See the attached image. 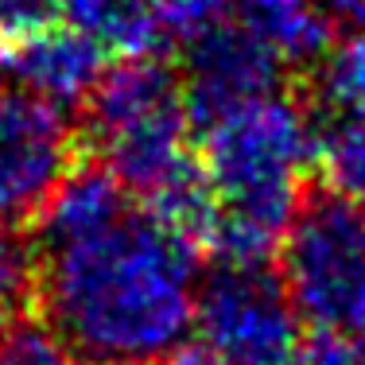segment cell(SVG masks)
<instances>
[{"mask_svg": "<svg viewBox=\"0 0 365 365\" xmlns=\"http://www.w3.org/2000/svg\"><path fill=\"white\" fill-rule=\"evenodd\" d=\"M202 249L152 210H120L39 249V299L55 334L90 361H163L195 330Z\"/></svg>", "mask_w": 365, "mask_h": 365, "instance_id": "1", "label": "cell"}, {"mask_svg": "<svg viewBox=\"0 0 365 365\" xmlns=\"http://www.w3.org/2000/svg\"><path fill=\"white\" fill-rule=\"evenodd\" d=\"M315 125L292 93L272 90L198 125L214 214L202 249L218 264H268L284 241L303 175L315 163Z\"/></svg>", "mask_w": 365, "mask_h": 365, "instance_id": "2", "label": "cell"}, {"mask_svg": "<svg viewBox=\"0 0 365 365\" xmlns=\"http://www.w3.org/2000/svg\"><path fill=\"white\" fill-rule=\"evenodd\" d=\"M86 128L101 168L140 198L144 210L202 249L214 190L187 144L195 125L175 66L155 55H128L109 66L86 101Z\"/></svg>", "mask_w": 365, "mask_h": 365, "instance_id": "3", "label": "cell"}, {"mask_svg": "<svg viewBox=\"0 0 365 365\" xmlns=\"http://www.w3.org/2000/svg\"><path fill=\"white\" fill-rule=\"evenodd\" d=\"M280 257V284L311 330L365 334V210L334 190L299 198Z\"/></svg>", "mask_w": 365, "mask_h": 365, "instance_id": "4", "label": "cell"}, {"mask_svg": "<svg viewBox=\"0 0 365 365\" xmlns=\"http://www.w3.org/2000/svg\"><path fill=\"white\" fill-rule=\"evenodd\" d=\"M198 346L218 365H284L299 315L268 264H218L198 284Z\"/></svg>", "mask_w": 365, "mask_h": 365, "instance_id": "5", "label": "cell"}, {"mask_svg": "<svg viewBox=\"0 0 365 365\" xmlns=\"http://www.w3.org/2000/svg\"><path fill=\"white\" fill-rule=\"evenodd\" d=\"M71 168V113L0 86V230L39 218Z\"/></svg>", "mask_w": 365, "mask_h": 365, "instance_id": "6", "label": "cell"}, {"mask_svg": "<svg viewBox=\"0 0 365 365\" xmlns=\"http://www.w3.org/2000/svg\"><path fill=\"white\" fill-rule=\"evenodd\" d=\"M182 93H187L190 125H202L214 113L253 101L260 93L284 90V63L260 43L253 31H245L233 16L210 24L195 39L182 43Z\"/></svg>", "mask_w": 365, "mask_h": 365, "instance_id": "7", "label": "cell"}, {"mask_svg": "<svg viewBox=\"0 0 365 365\" xmlns=\"http://www.w3.org/2000/svg\"><path fill=\"white\" fill-rule=\"evenodd\" d=\"M101 74H106V55L74 28H58V24L8 39V47L0 51V82L8 90L47 101L63 113L86 106Z\"/></svg>", "mask_w": 365, "mask_h": 365, "instance_id": "8", "label": "cell"}, {"mask_svg": "<svg viewBox=\"0 0 365 365\" xmlns=\"http://www.w3.org/2000/svg\"><path fill=\"white\" fill-rule=\"evenodd\" d=\"M230 16L280 58L284 71H315L334 43V24L315 0H233Z\"/></svg>", "mask_w": 365, "mask_h": 365, "instance_id": "9", "label": "cell"}, {"mask_svg": "<svg viewBox=\"0 0 365 365\" xmlns=\"http://www.w3.org/2000/svg\"><path fill=\"white\" fill-rule=\"evenodd\" d=\"M128 190L113 179L109 168L101 163H86V168H71L47 206L39 210V249L63 245L82 233H93L98 225L113 222L120 210H128Z\"/></svg>", "mask_w": 365, "mask_h": 365, "instance_id": "10", "label": "cell"}, {"mask_svg": "<svg viewBox=\"0 0 365 365\" xmlns=\"http://www.w3.org/2000/svg\"><path fill=\"white\" fill-rule=\"evenodd\" d=\"M66 24L86 36L101 55H155L163 31L160 0H63Z\"/></svg>", "mask_w": 365, "mask_h": 365, "instance_id": "11", "label": "cell"}, {"mask_svg": "<svg viewBox=\"0 0 365 365\" xmlns=\"http://www.w3.org/2000/svg\"><path fill=\"white\" fill-rule=\"evenodd\" d=\"M315 163L327 190L350 198L365 210V117L338 113L315 125Z\"/></svg>", "mask_w": 365, "mask_h": 365, "instance_id": "12", "label": "cell"}, {"mask_svg": "<svg viewBox=\"0 0 365 365\" xmlns=\"http://www.w3.org/2000/svg\"><path fill=\"white\" fill-rule=\"evenodd\" d=\"M39 299V245L20 230H0V327L28 315Z\"/></svg>", "mask_w": 365, "mask_h": 365, "instance_id": "13", "label": "cell"}, {"mask_svg": "<svg viewBox=\"0 0 365 365\" xmlns=\"http://www.w3.org/2000/svg\"><path fill=\"white\" fill-rule=\"evenodd\" d=\"M319 93L338 113H361L365 117V24L342 43H330L323 63L315 66Z\"/></svg>", "mask_w": 365, "mask_h": 365, "instance_id": "14", "label": "cell"}, {"mask_svg": "<svg viewBox=\"0 0 365 365\" xmlns=\"http://www.w3.org/2000/svg\"><path fill=\"white\" fill-rule=\"evenodd\" d=\"M0 365H74V350L55 334V327L16 319L0 327Z\"/></svg>", "mask_w": 365, "mask_h": 365, "instance_id": "15", "label": "cell"}, {"mask_svg": "<svg viewBox=\"0 0 365 365\" xmlns=\"http://www.w3.org/2000/svg\"><path fill=\"white\" fill-rule=\"evenodd\" d=\"M233 0H160V16H163V31L168 39H195L198 31H206L210 24H218L230 16Z\"/></svg>", "mask_w": 365, "mask_h": 365, "instance_id": "16", "label": "cell"}, {"mask_svg": "<svg viewBox=\"0 0 365 365\" xmlns=\"http://www.w3.org/2000/svg\"><path fill=\"white\" fill-rule=\"evenodd\" d=\"M284 365H361V350L346 334L311 330V334H299V342Z\"/></svg>", "mask_w": 365, "mask_h": 365, "instance_id": "17", "label": "cell"}, {"mask_svg": "<svg viewBox=\"0 0 365 365\" xmlns=\"http://www.w3.org/2000/svg\"><path fill=\"white\" fill-rule=\"evenodd\" d=\"M63 20V0H0V36L20 39Z\"/></svg>", "mask_w": 365, "mask_h": 365, "instance_id": "18", "label": "cell"}, {"mask_svg": "<svg viewBox=\"0 0 365 365\" xmlns=\"http://www.w3.org/2000/svg\"><path fill=\"white\" fill-rule=\"evenodd\" d=\"M330 24H365V0H315Z\"/></svg>", "mask_w": 365, "mask_h": 365, "instance_id": "19", "label": "cell"}, {"mask_svg": "<svg viewBox=\"0 0 365 365\" xmlns=\"http://www.w3.org/2000/svg\"><path fill=\"white\" fill-rule=\"evenodd\" d=\"M168 365H218L210 358V354L202 350V346H195V350H187V346H179L175 354H168V358H163Z\"/></svg>", "mask_w": 365, "mask_h": 365, "instance_id": "20", "label": "cell"}, {"mask_svg": "<svg viewBox=\"0 0 365 365\" xmlns=\"http://www.w3.org/2000/svg\"><path fill=\"white\" fill-rule=\"evenodd\" d=\"M93 365H140V361H93Z\"/></svg>", "mask_w": 365, "mask_h": 365, "instance_id": "21", "label": "cell"}, {"mask_svg": "<svg viewBox=\"0 0 365 365\" xmlns=\"http://www.w3.org/2000/svg\"><path fill=\"white\" fill-rule=\"evenodd\" d=\"M361 365H365V346H361Z\"/></svg>", "mask_w": 365, "mask_h": 365, "instance_id": "22", "label": "cell"}]
</instances>
